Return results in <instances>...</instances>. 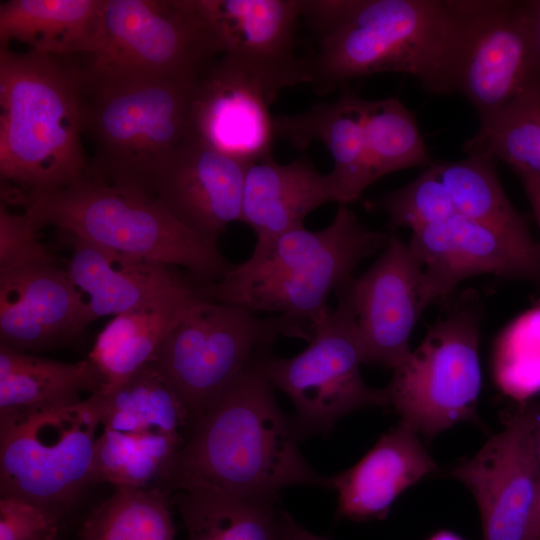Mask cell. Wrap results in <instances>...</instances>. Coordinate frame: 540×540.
<instances>
[{
  "label": "cell",
  "instance_id": "obj_1",
  "mask_svg": "<svg viewBox=\"0 0 540 540\" xmlns=\"http://www.w3.org/2000/svg\"><path fill=\"white\" fill-rule=\"evenodd\" d=\"M302 18L319 43L309 60L317 94L383 72L456 93L463 23L451 0H304Z\"/></svg>",
  "mask_w": 540,
  "mask_h": 540
},
{
  "label": "cell",
  "instance_id": "obj_2",
  "mask_svg": "<svg viewBox=\"0 0 540 540\" xmlns=\"http://www.w3.org/2000/svg\"><path fill=\"white\" fill-rule=\"evenodd\" d=\"M292 418L256 365L192 422L166 488L277 502L290 486L331 488L303 457Z\"/></svg>",
  "mask_w": 540,
  "mask_h": 540
},
{
  "label": "cell",
  "instance_id": "obj_3",
  "mask_svg": "<svg viewBox=\"0 0 540 540\" xmlns=\"http://www.w3.org/2000/svg\"><path fill=\"white\" fill-rule=\"evenodd\" d=\"M77 70L64 59L0 45V177L23 208L88 170Z\"/></svg>",
  "mask_w": 540,
  "mask_h": 540
},
{
  "label": "cell",
  "instance_id": "obj_4",
  "mask_svg": "<svg viewBox=\"0 0 540 540\" xmlns=\"http://www.w3.org/2000/svg\"><path fill=\"white\" fill-rule=\"evenodd\" d=\"M388 233L362 224L345 204L318 231L301 227L256 245L248 259L210 285L212 300L253 313L282 316L309 342L330 310L331 293L351 279L361 262L381 252Z\"/></svg>",
  "mask_w": 540,
  "mask_h": 540
},
{
  "label": "cell",
  "instance_id": "obj_5",
  "mask_svg": "<svg viewBox=\"0 0 540 540\" xmlns=\"http://www.w3.org/2000/svg\"><path fill=\"white\" fill-rule=\"evenodd\" d=\"M77 73L83 129L94 145L85 176L144 195L158 170L192 134L193 84Z\"/></svg>",
  "mask_w": 540,
  "mask_h": 540
},
{
  "label": "cell",
  "instance_id": "obj_6",
  "mask_svg": "<svg viewBox=\"0 0 540 540\" xmlns=\"http://www.w3.org/2000/svg\"><path fill=\"white\" fill-rule=\"evenodd\" d=\"M35 233L53 226L93 244L217 282L234 266L217 240L189 229L153 200L84 176L24 208Z\"/></svg>",
  "mask_w": 540,
  "mask_h": 540
},
{
  "label": "cell",
  "instance_id": "obj_7",
  "mask_svg": "<svg viewBox=\"0 0 540 540\" xmlns=\"http://www.w3.org/2000/svg\"><path fill=\"white\" fill-rule=\"evenodd\" d=\"M198 0H103L87 64L92 78L194 84L221 55Z\"/></svg>",
  "mask_w": 540,
  "mask_h": 540
},
{
  "label": "cell",
  "instance_id": "obj_8",
  "mask_svg": "<svg viewBox=\"0 0 540 540\" xmlns=\"http://www.w3.org/2000/svg\"><path fill=\"white\" fill-rule=\"evenodd\" d=\"M280 336L306 341L302 330L282 316L259 317L238 306L201 300L173 327L150 364L193 422Z\"/></svg>",
  "mask_w": 540,
  "mask_h": 540
},
{
  "label": "cell",
  "instance_id": "obj_9",
  "mask_svg": "<svg viewBox=\"0 0 540 540\" xmlns=\"http://www.w3.org/2000/svg\"><path fill=\"white\" fill-rule=\"evenodd\" d=\"M100 425L95 394L67 406L0 412V495L63 516L92 484Z\"/></svg>",
  "mask_w": 540,
  "mask_h": 540
},
{
  "label": "cell",
  "instance_id": "obj_10",
  "mask_svg": "<svg viewBox=\"0 0 540 540\" xmlns=\"http://www.w3.org/2000/svg\"><path fill=\"white\" fill-rule=\"evenodd\" d=\"M480 326L478 301L469 294L436 320L384 388L400 422L426 439L459 422L477 421Z\"/></svg>",
  "mask_w": 540,
  "mask_h": 540
},
{
  "label": "cell",
  "instance_id": "obj_11",
  "mask_svg": "<svg viewBox=\"0 0 540 540\" xmlns=\"http://www.w3.org/2000/svg\"><path fill=\"white\" fill-rule=\"evenodd\" d=\"M101 434L94 472L115 488H147L166 481L186 443L192 417L149 363L123 383L96 393Z\"/></svg>",
  "mask_w": 540,
  "mask_h": 540
},
{
  "label": "cell",
  "instance_id": "obj_12",
  "mask_svg": "<svg viewBox=\"0 0 540 540\" xmlns=\"http://www.w3.org/2000/svg\"><path fill=\"white\" fill-rule=\"evenodd\" d=\"M351 279L336 289V307L330 308L304 350L287 358L268 352L255 363L292 402V420L301 438L328 432L356 410L387 406L384 388L368 386L361 375Z\"/></svg>",
  "mask_w": 540,
  "mask_h": 540
},
{
  "label": "cell",
  "instance_id": "obj_13",
  "mask_svg": "<svg viewBox=\"0 0 540 540\" xmlns=\"http://www.w3.org/2000/svg\"><path fill=\"white\" fill-rule=\"evenodd\" d=\"M463 23L456 93L479 122L540 83V51L523 1L452 0Z\"/></svg>",
  "mask_w": 540,
  "mask_h": 540
},
{
  "label": "cell",
  "instance_id": "obj_14",
  "mask_svg": "<svg viewBox=\"0 0 540 540\" xmlns=\"http://www.w3.org/2000/svg\"><path fill=\"white\" fill-rule=\"evenodd\" d=\"M408 244L421 265L422 311L477 275L540 283L539 243L516 239L459 214L412 230Z\"/></svg>",
  "mask_w": 540,
  "mask_h": 540
},
{
  "label": "cell",
  "instance_id": "obj_15",
  "mask_svg": "<svg viewBox=\"0 0 540 540\" xmlns=\"http://www.w3.org/2000/svg\"><path fill=\"white\" fill-rule=\"evenodd\" d=\"M450 474L473 494L483 540H529L540 492V458L521 409Z\"/></svg>",
  "mask_w": 540,
  "mask_h": 540
},
{
  "label": "cell",
  "instance_id": "obj_16",
  "mask_svg": "<svg viewBox=\"0 0 540 540\" xmlns=\"http://www.w3.org/2000/svg\"><path fill=\"white\" fill-rule=\"evenodd\" d=\"M303 0H198L225 57L272 103L285 87L310 84L309 60L296 53Z\"/></svg>",
  "mask_w": 540,
  "mask_h": 540
},
{
  "label": "cell",
  "instance_id": "obj_17",
  "mask_svg": "<svg viewBox=\"0 0 540 540\" xmlns=\"http://www.w3.org/2000/svg\"><path fill=\"white\" fill-rule=\"evenodd\" d=\"M60 237L70 249L66 268L84 328L100 317L166 299L210 295L212 282L184 269L114 251L67 232L60 231Z\"/></svg>",
  "mask_w": 540,
  "mask_h": 540
},
{
  "label": "cell",
  "instance_id": "obj_18",
  "mask_svg": "<svg viewBox=\"0 0 540 540\" xmlns=\"http://www.w3.org/2000/svg\"><path fill=\"white\" fill-rule=\"evenodd\" d=\"M420 278L409 244L393 233L371 266L351 279L363 364L394 370L410 354V336L423 312Z\"/></svg>",
  "mask_w": 540,
  "mask_h": 540
},
{
  "label": "cell",
  "instance_id": "obj_19",
  "mask_svg": "<svg viewBox=\"0 0 540 540\" xmlns=\"http://www.w3.org/2000/svg\"><path fill=\"white\" fill-rule=\"evenodd\" d=\"M246 167L192 133L158 170L143 196L194 232L217 240L228 225L240 221Z\"/></svg>",
  "mask_w": 540,
  "mask_h": 540
},
{
  "label": "cell",
  "instance_id": "obj_20",
  "mask_svg": "<svg viewBox=\"0 0 540 540\" xmlns=\"http://www.w3.org/2000/svg\"><path fill=\"white\" fill-rule=\"evenodd\" d=\"M84 329L67 268L51 251L0 268V344L34 353L67 343Z\"/></svg>",
  "mask_w": 540,
  "mask_h": 540
},
{
  "label": "cell",
  "instance_id": "obj_21",
  "mask_svg": "<svg viewBox=\"0 0 540 540\" xmlns=\"http://www.w3.org/2000/svg\"><path fill=\"white\" fill-rule=\"evenodd\" d=\"M260 87L221 55L193 84L192 133L215 150L246 165L272 156L275 127Z\"/></svg>",
  "mask_w": 540,
  "mask_h": 540
},
{
  "label": "cell",
  "instance_id": "obj_22",
  "mask_svg": "<svg viewBox=\"0 0 540 540\" xmlns=\"http://www.w3.org/2000/svg\"><path fill=\"white\" fill-rule=\"evenodd\" d=\"M436 470L418 434L399 422L355 465L331 477L337 513L354 521L382 520L406 489Z\"/></svg>",
  "mask_w": 540,
  "mask_h": 540
},
{
  "label": "cell",
  "instance_id": "obj_23",
  "mask_svg": "<svg viewBox=\"0 0 540 540\" xmlns=\"http://www.w3.org/2000/svg\"><path fill=\"white\" fill-rule=\"evenodd\" d=\"M331 201L340 196L330 173L318 172L307 157L282 164L269 156L246 167L240 221L262 245L304 227L308 214Z\"/></svg>",
  "mask_w": 540,
  "mask_h": 540
},
{
  "label": "cell",
  "instance_id": "obj_24",
  "mask_svg": "<svg viewBox=\"0 0 540 540\" xmlns=\"http://www.w3.org/2000/svg\"><path fill=\"white\" fill-rule=\"evenodd\" d=\"M365 99L344 90L336 100L308 110L274 117L275 134L298 150L321 141L333 159L332 175L339 204L357 200L366 188L367 150L364 126Z\"/></svg>",
  "mask_w": 540,
  "mask_h": 540
},
{
  "label": "cell",
  "instance_id": "obj_25",
  "mask_svg": "<svg viewBox=\"0 0 540 540\" xmlns=\"http://www.w3.org/2000/svg\"><path fill=\"white\" fill-rule=\"evenodd\" d=\"M208 293L190 294L151 303L115 315L98 333L88 359L111 389L149 364L185 313Z\"/></svg>",
  "mask_w": 540,
  "mask_h": 540
},
{
  "label": "cell",
  "instance_id": "obj_26",
  "mask_svg": "<svg viewBox=\"0 0 540 540\" xmlns=\"http://www.w3.org/2000/svg\"><path fill=\"white\" fill-rule=\"evenodd\" d=\"M103 0H9L0 4V45L66 59L90 51Z\"/></svg>",
  "mask_w": 540,
  "mask_h": 540
},
{
  "label": "cell",
  "instance_id": "obj_27",
  "mask_svg": "<svg viewBox=\"0 0 540 540\" xmlns=\"http://www.w3.org/2000/svg\"><path fill=\"white\" fill-rule=\"evenodd\" d=\"M104 381L87 358L57 361L0 344V412L72 405Z\"/></svg>",
  "mask_w": 540,
  "mask_h": 540
},
{
  "label": "cell",
  "instance_id": "obj_28",
  "mask_svg": "<svg viewBox=\"0 0 540 540\" xmlns=\"http://www.w3.org/2000/svg\"><path fill=\"white\" fill-rule=\"evenodd\" d=\"M174 502L187 540H290L289 514L276 502L211 491H179Z\"/></svg>",
  "mask_w": 540,
  "mask_h": 540
},
{
  "label": "cell",
  "instance_id": "obj_29",
  "mask_svg": "<svg viewBox=\"0 0 540 540\" xmlns=\"http://www.w3.org/2000/svg\"><path fill=\"white\" fill-rule=\"evenodd\" d=\"M495 161L470 155L432 166L457 214L522 241H535L524 218L514 208L499 181Z\"/></svg>",
  "mask_w": 540,
  "mask_h": 540
},
{
  "label": "cell",
  "instance_id": "obj_30",
  "mask_svg": "<svg viewBox=\"0 0 540 540\" xmlns=\"http://www.w3.org/2000/svg\"><path fill=\"white\" fill-rule=\"evenodd\" d=\"M169 489L115 488L83 521L78 540H175Z\"/></svg>",
  "mask_w": 540,
  "mask_h": 540
},
{
  "label": "cell",
  "instance_id": "obj_31",
  "mask_svg": "<svg viewBox=\"0 0 540 540\" xmlns=\"http://www.w3.org/2000/svg\"><path fill=\"white\" fill-rule=\"evenodd\" d=\"M462 150L468 156L503 161L515 173L540 176V83L479 123Z\"/></svg>",
  "mask_w": 540,
  "mask_h": 540
},
{
  "label": "cell",
  "instance_id": "obj_32",
  "mask_svg": "<svg viewBox=\"0 0 540 540\" xmlns=\"http://www.w3.org/2000/svg\"><path fill=\"white\" fill-rule=\"evenodd\" d=\"M364 126L369 186L387 174L434 163L415 116L400 100L365 99Z\"/></svg>",
  "mask_w": 540,
  "mask_h": 540
},
{
  "label": "cell",
  "instance_id": "obj_33",
  "mask_svg": "<svg viewBox=\"0 0 540 540\" xmlns=\"http://www.w3.org/2000/svg\"><path fill=\"white\" fill-rule=\"evenodd\" d=\"M432 164L410 183L366 203V206L384 212L393 228L406 227L411 231L456 215Z\"/></svg>",
  "mask_w": 540,
  "mask_h": 540
},
{
  "label": "cell",
  "instance_id": "obj_34",
  "mask_svg": "<svg viewBox=\"0 0 540 540\" xmlns=\"http://www.w3.org/2000/svg\"><path fill=\"white\" fill-rule=\"evenodd\" d=\"M499 382L511 392L540 388V303L514 319L497 344Z\"/></svg>",
  "mask_w": 540,
  "mask_h": 540
},
{
  "label": "cell",
  "instance_id": "obj_35",
  "mask_svg": "<svg viewBox=\"0 0 540 540\" xmlns=\"http://www.w3.org/2000/svg\"><path fill=\"white\" fill-rule=\"evenodd\" d=\"M62 516L15 496L0 497V540H59Z\"/></svg>",
  "mask_w": 540,
  "mask_h": 540
},
{
  "label": "cell",
  "instance_id": "obj_36",
  "mask_svg": "<svg viewBox=\"0 0 540 540\" xmlns=\"http://www.w3.org/2000/svg\"><path fill=\"white\" fill-rule=\"evenodd\" d=\"M50 252L29 227L27 218L22 213L0 205V268L42 256Z\"/></svg>",
  "mask_w": 540,
  "mask_h": 540
},
{
  "label": "cell",
  "instance_id": "obj_37",
  "mask_svg": "<svg viewBox=\"0 0 540 540\" xmlns=\"http://www.w3.org/2000/svg\"><path fill=\"white\" fill-rule=\"evenodd\" d=\"M516 174L521 181L540 231V176L527 172Z\"/></svg>",
  "mask_w": 540,
  "mask_h": 540
},
{
  "label": "cell",
  "instance_id": "obj_38",
  "mask_svg": "<svg viewBox=\"0 0 540 540\" xmlns=\"http://www.w3.org/2000/svg\"><path fill=\"white\" fill-rule=\"evenodd\" d=\"M521 410L526 417L536 452L540 458V401L527 404Z\"/></svg>",
  "mask_w": 540,
  "mask_h": 540
},
{
  "label": "cell",
  "instance_id": "obj_39",
  "mask_svg": "<svg viewBox=\"0 0 540 540\" xmlns=\"http://www.w3.org/2000/svg\"><path fill=\"white\" fill-rule=\"evenodd\" d=\"M523 6L537 47L540 51V0L523 1Z\"/></svg>",
  "mask_w": 540,
  "mask_h": 540
},
{
  "label": "cell",
  "instance_id": "obj_40",
  "mask_svg": "<svg viewBox=\"0 0 540 540\" xmlns=\"http://www.w3.org/2000/svg\"><path fill=\"white\" fill-rule=\"evenodd\" d=\"M288 529L290 540H329L324 536L312 533L295 521L291 515L288 518Z\"/></svg>",
  "mask_w": 540,
  "mask_h": 540
},
{
  "label": "cell",
  "instance_id": "obj_41",
  "mask_svg": "<svg viewBox=\"0 0 540 540\" xmlns=\"http://www.w3.org/2000/svg\"><path fill=\"white\" fill-rule=\"evenodd\" d=\"M529 540H540V492L534 513Z\"/></svg>",
  "mask_w": 540,
  "mask_h": 540
},
{
  "label": "cell",
  "instance_id": "obj_42",
  "mask_svg": "<svg viewBox=\"0 0 540 540\" xmlns=\"http://www.w3.org/2000/svg\"><path fill=\"white\" fill-rule=\"evenodd\" d=\"M427 540H464L454 532L441 530L432 534Z\"/></svg>",
  "mask_w": 540,
  "mask_h": 540
}]
</instances>
